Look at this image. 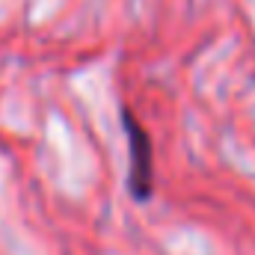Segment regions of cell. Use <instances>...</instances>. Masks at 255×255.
<instances>
[{"instance_id": "6da1fadb", "label": "cell", "mask_w": 255, "mask_h": 255, "mask_svg": "<svg viewBox=\"0 0 255 255\" xmlns=\"http://www.w3.org/2000/svg\"><path fill=\"white\" fill-rule=\"evenodd\" d=\"M128 130V142H130V193L142 202L151 196V145H148V133L133 122L130 113H122Z\"/></svg>"}]
</instances>
